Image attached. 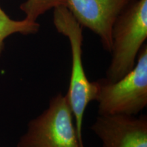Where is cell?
Instances as JSON below:
<instances>
[{
    "mask_svg": "<svg viewBox=\"0 0 147 147\" xmlns=\"http://www.w3.org/2000/svg\"><path fill=\"white\" fill-rule=\"evenodd\" d=\"M147 38V0H134L116 20L112 35V59L106 79L115 82L130 72Z\"/></svg>",
    "mask_w": 147,
    "mask_h": 147,
    "instance_id": "obj_1",
    "label": "cell"
},
{
    "mask_svg": "<svg viewBox=\"0 0 147 147\" xmlns=\"http://www.w3.org/2000/svg\"><path fill=\"white\" fill-rule=\"evenodd\" d=\"M133 69L115 82H96L99 115H136L147 106V47L143 45Z\"/></svg>",
    "mask_w": 147,
    "mask_h": 147,
    "instance_id": "obj_2",
    "label": "cell"
},
{
    "mask_svg": "<svg viewBox=\"0 0 147 147\" xmlns=\"http://www.w3.org/2000/svg\"><path fill=\"white\" fill-rule=\"evenodd\" d=\"M67 95L58 93L49 107L29 121L17 147H82Z\"/></svg>",
    "mask_w": 147,
    "mask_h": 147,
    "instance_id": "obj_3",
    "label": "cell"
},
{
    "mask_svg": "<svg viewBox=\"0 0 147 147\" xmlns=\"http://www.w3.org/2000/svg\"><path fill=\"white\" fill-rule=\"evenodd\" d=\"M53 10L55 28L59 33L68 38L70 44L71 70L66 95L72 109L77 131L79 136L82 138L84 114L88 104L95 99L96 82L88 80L82 64V26L65 5L56 7Z\"/></svg>",
    "mask_w": 147,
    "mask_h": 147,
    "instance_id": "obj_4",
    "label": "cell"
},
{
    "mask_svg": "<svg viewBox=\"0 0 147 147\" xmlns=\"http://www.w3.org/2000/svg\"><path fill=\"white\" fill-rule=\"evenodd\" d=\"M66 7L77 22L100 38L110 52L114 24L121 12L134 0H65Z\"/></svg>",
    "mask_w": 147,
    "mask_h": 147,
    "instance_id": "obj_5",
    "label": "cell"
},
{
    "mask_svg": "<svg viewBox=\"0 0 147 147\" xmlns=\"http://www.w3.org/2000/svg\"><path fill=\"white\" fill-rule=\"evenodd\" d=\"M91 129L103 147H147L146 115H99Z\"/></svg>",
    "mask_w": 147,
    "mask_h": 147,
    "instance_id": "obj_6",
    "label": "cell"
},
{
    "mask_svg": "<svg viewBox=\"0 0 147 147\" xmlns=\"http://www.w3.org/2000/svg\"><path fill=\"white\" fill-rule=\"evenodd\" d=\"M39 29L40 25L37 21H32L27 18L15 21L9 17L0 7V55L4 48L5 40L8 36L14 34H36Z\"/></svg>",
    "mask_w": 147,
    "mask_h": 147,
    "instance_id": "obj_7",
    "label": "cell"
},
{
    "mask_svg": "<svg viewBox=\"0 0 147 147\" xmlns=\"http://www.w3.org/2000/svg\"><path fill=\"white\" fill-rule=\"evenodd\" d=\"M60 5L66 6L65 0H27L22 3L20 8L26 15L25 18L37 21L39 16Z\"/></svg>",
    "mask_w": 147,
    "mask_h": 147,
    "instance_id": "obj_8",
    "label": "cell"
},
{
    "mask_svg": "<svg viewBox=\"0 0 147 147\" xmlns=\"http://www.w3.org/2000/svg\"><path fill=\"white\" fill-rule=\"evenodd\" d=\"M82 147H84V146H82Z\"/></svg>",
    "mask_w": 147,
    "mask_h": 147,
    "instance_id": "obj_9",
    "label": "cell"
}]
</instances>
